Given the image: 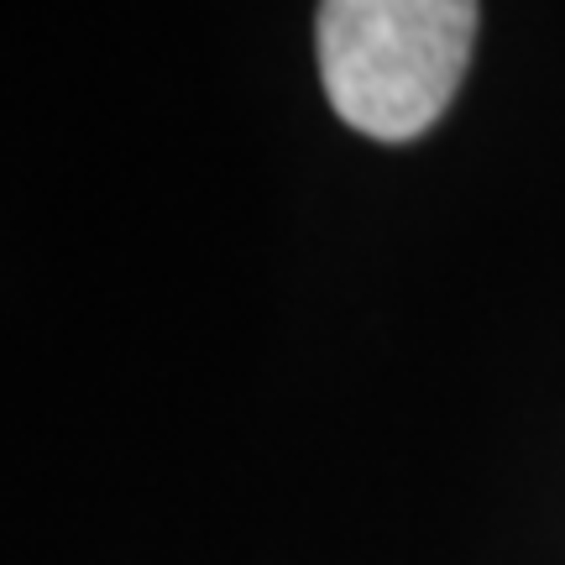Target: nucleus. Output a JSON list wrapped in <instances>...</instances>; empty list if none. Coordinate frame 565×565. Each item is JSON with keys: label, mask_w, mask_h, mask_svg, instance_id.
I'll return each instance as SVG.
<instances>
[{"label": "nucleus", "mask_w": 565, "mask_h": 565, "mask_svg": "<svg viewBox=\"0 0 565 565\" xmlns=\"http://www.w3.org/2000/svg\"><path fill=\"white\" fill-rule=\"evenodd\" d=\"M477 0H320V79L345 126L414 141L440 121L471 63Z\"/></svg>", "instance_id": "f257e3e1"}]
</instances>
